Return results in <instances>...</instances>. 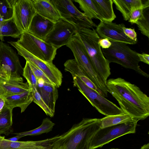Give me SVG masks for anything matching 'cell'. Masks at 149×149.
Segmentation results:
<instances>
[{
  "label": "cell",
  "instance_id": "3957f363",
  "mask_svg": "<svg viewBox=\"0 0 149 149\" xmlns=\"http://www.w3.org/2000/svg\"><path fill=\"white\" fill-rule=\"evenodd\" d=\"M76 34L85 47L94 68L106 84L111 74L110 63L98 44L100 37L93 28H80Z\"/></svg>",
  "mask_w": 149,
  "mask_h": 149
},
{
  "label": "cell",
  "instance_id": "4fadbf2b",
  "mask_svg": "<svg viewBox=\"0 0 149 149\" xmlns=\"http://www.w3.org/2000/svg\"><path fill=\"white\" fill-rule=\"evenodd\" d=\"M123 23L117 24L112 22L100 21L95 30L99 36L106 38L111 42H118L127 44L135 45V41L129 38L124 33Z\"/></svg>",
  "mask_w": 149,
  "mask_h": 149
},
{
  "label": "cell",
  "instance_id": "4316f807",
  "mask_svg": "<svg viewBox=\"0 0 149 149\" xmlns=\"http://www.w3.org/2000/svg\"><path fill=\"white\" fill-rule=\"evenodd\" d=\"M55 123L48 118H47L43 120L41 125L38 127L28 131L20 133H15L13 134L19 135L22 137L27 136H36L44 133H47L52 131Z\"/></svg>",
  "mask_w": 149,
  "mask_h": 149
},
{
  "label": "cell",
  "instance_id": "2e32d148",
  "mask_svg": "<svg viewBox=\"0 0 149 149\" xmlns=\"http://www.w3.org/2000/svg\"><path fill=\"white\" fill-rule=\"evenodd\" d=\"M54 23L36 13L31 21L28 32L44 41L53 29Z\"/></svg>",
  "mask_w": 149,
  "mask_h": 149
},
{
  "label": "cell",
  "instance_id": "ac0fdd59",
  "mask_svg": "<svg viewBox=\"0 0 149 149\" xmlns=\"http://www.w3.org/2000/svg\"><path fill=\"white\" fill-rule=\"evenodd\" d=\"M116 8L122 14L123 19L129 20L132 12L139 8L149 7V0H112Z\"/></svg>",
  "mask_w": 149,
  "mask_h": 149
},
{
  "label": "cell",
  "instance_id": "44dd1931",
  "mask_svg": "<svg viewBox=\"0 0 149 149\" xmlns=\"http://www.w3.org/2000/svg\"><path fill=\"white\" fill-rule=\"evenodd\" d=\"M103 21L112 22L116 17L112 0H93Z\"/></svg>",
  "mask_w": 149,
  "mask_h": 149
},
{
  "label": "cell",
  "instance_id": "74e56055",
  "mask_svg": "<svg viewBox=\"0 0 149 149\" xmlns=\"http://www.w3.org/2000/svg\"><path fill=\"white\" fill-rule=\"evenodd\" d=\"M52 149H64V148L56 140L55 142Z\"/></svg>",
  "mask_w": 149,
  "mask_h": 149
},
{
  "label": "cell",
  "instance_id": "ab89813d",
  "mask_svg": "<svg viewBox=\"0 0 149 149\" xmlns=\"http://www.w3.org/2000/svg\"><path fill=\"white\" fill-rule=\"evenodd\" d=\"M140 149H149V143L144 144Z\"/></svg>",
  "mask_w": 149,
  "mask_h": 149
},
{
  "label": "cell",
  "instance_id": "5b68a950",
  "mask_svg": "<svg viewBox=\"0 0 149 149\" xmlns=\"http://www.w3.org/2000/svg\"><path fill=\"white\" fill-rule=\"evenodd\" d=\"M66 45L72 51L77 63L88 78L107 97L106 83L94 68L85 47L76 34Z\"/></svg>",
  "mask_w": 149,
  "mask_h": 149
},
{
  "label": "cell",
  "instance_id": "cb8c5ba5",
  "mask_svg": "<svg viewBox=\"0 0 149 149\" xmlns=\"http://www.w3.org/2000/svg\"><path fill=\"white\" fill-rule=\"evenodd\" d=\"M12 109L4 106L0 112V135H8L13 132Z\"/></svg>",
  "mask_w": 149,
  "mask_h": 149
},
{
  "label": "cell",
  "instance_id": "7402d4cb",
  "mask_svg": "<svg viewBox=\"0 0 149 149\" xmlns=\"http://www.w3.org/2000/svg\"><path fill=\"white\" fill-rule=\"evenodd\" d=\"M39 146V143L37 141L13 142L0 135V149H38Z\"/></svg>",
  "mask_w": 149,
  "mask_h": 149
},
{
  "label": "cell",
  "instance_id": "9c48e42d",
  "mask_svg": "<svg viewBox=\"0 0 149 149\" xmlns=\"http://www.w3.org/2000/svg\"><path fill=\"white\" fill-rule=\"evenodd\" d=\"M58 11L61 19L77 26L79 28L91 29L97 25L92 19L80 12L70 0H50Z\"/></svg>",
  "mask_w": 149,
  "mask_h": 149
},
{
  "label": "cell",
  "instance_id": "7bdbcfd3",
  "mask_svg": "<svg viewBox=\"0 0 149 149\" xmlns=\"http://www.w3.org/2000/svg\"></svg>",
  "mask_w": 149,
  "mask_h": 149
},
{
  "label": "cell",
  "instance_id": "e0dca14e",
  "mask_svg": "<svg viewBox=\"0 0 149 149\" xmlns=\"http://www.w3.org/2000/svg\"><path fill=\"white\" fill-rule=\"evenodd\" d=\"M37 81V89L44 101L54 114L56 103L58 97L57 88L54 85L45 83L42 79Z\"/></svg>",
  "mask_w": 149,
  "mask_h": 149
},
{
  "label": "cell",
  "instance_id": "1f68e13d",
  "mask_svg": "<svg viewBox=\"0 0 149 149\" xmlns=\"http://www.w3.org/2000/svg\"><path fill=\"white\" fill-rule=\"evenodd\" d=\"M29 63L37 79H42L45 83L54 85L42 71L32 63L29 62Z\"/></svg>",
  "mask_w": 149,
  "mask_h": 149
},
{
  "label": "cell",
  "instance_id": "8992f818",
  "mask_svg": "<svg viewBox=\"0 0 149 149\" xmlns=\"http://www.w3.org/2000/svg\"><path fill=\"white\" fill-rule=\"evenodd\" d=\"M72 77L74 86L100 113L106 116L125 113L116 104L87 86L78 77Z\"/></svg>",
  "mask_w": 149,
  "mask_h": 149
},
{
  "label": "cell",
  "instance_id": "ffe728a7",
  "mask_svg": "<svg viewBox=\"0 0 149 149\" xmlns=\"http://www.w3.org/2000/svg\"><path fill=\"white\" fill-rule=\"evenodd\" d=\"M37 13L55 22L61 19L59 13L50 0H33Z\"/></svg>",
  "mask_w": 149,
  "mask_h": 149
},
{
  "label": "cell",
  "instance_id": "e575fe53",
  "mask_svg": "<svg viewBox=\"0 0 149 149\" xmlns=\"http://www.w3.org/2000/svg\"><path fill=\"white\" fill-rule=\"evenodd\" d=\"M98 44L103 49L109 48L111 45V42L106 38L100 39L98 41Z\"/></svg>",
  "mask_w": 149,
  "mask_h": 149
},
{
  "label": "cell",
  "instance_id": "60d3db41",
  "mask_svg": "<svg viewBox=\"0 0 149 149\" xmlns=\"http://www.w3.org/2000/svg\"><path fill=\"white\" fill-rule=\"evenodd\" d=\"M3 20V19L1 17L0 15V26H1V22Z\"/></svg>",
  "mask_w": 149,
  "mask_h": 149
},
{
  "label": "cell",
  "instance_id": "83f0119b",
  "mask_svg": "<svg viewBox=\"0 0 149 149\" xmlns=\"http://www.w3.org/2000/svg\"><path fill=\"white\" fill-rule=\"evenodd\" d=\"M16 0H0V15L4 20L13 17V7Z\"/></svg>",
  "mask_w": 149,
  "mask_h": 149
},
{
  "label": "cell",
  "instance_id": "d4e9b609",
  "mask_svg": "<svg viewBox=\"0 0 149 149\" xmlns=\"http://www.w3.org/2000/svg\"><path fill=\"white\" fill-rule=\"evenodd\" d=\"M74 1L79 4V8L88 18L102 21L93 0H74Z\"/></svg>",
  "mask_w": 149,
  "mask_h": 149
},
{
  "label": "cell",
  "instance_id": "7a4b0ae2",
  "mask_svg": "<svg viewBox=\"0 0 149 149\" xmlns=\"http://www.w3.org/2000/svg\"><path fill=\"white\" fill-rule=\"evenodd\" d=\"M100 128V119L84 118L60 135L57 141L64 149H89L92 137Z\"/></svg>",
  "mask_w": 149,
  "mask_h": 149
},
{
  "label": "cell",
  "instance_id": "b9f144b4",
  "mask_svg": "<svg viewBox=\"0 0 149 149\" xmlns=\"http://www.w3.org/2000/svg\"><path fill=\"white\" fill-rule=\"evenodd\" d=\"M109 149H120L119 148H111Z\"/></svg>",
  "mask_w": 149,
  "mask_h": 149
},
{
  "label": "cell",
  "instance_id": "d590c367",
  "mask_svg": "<svg viewBox=\"0 0 149 149\" xmlns=\"http://www.w3.org/2000/svg\"><path fill=\"white\" fill-rule=\"evenodd\" d=\"M140 62H142L148 65L149 64V55L146 53L140 54L137 53Z\"/></svg>",
  "mask_w": 149,
  "mask_h": 149
},
{
  "label": "cell",
  "instance_id": "484cf974",
  "mask_svg": "<svg viewBox=\"0 0 149 149\" xmlns=\"http://www.w3.org/2000/svg\"><path fill=\"white\" fill-rule=\"evenodd\" d=\"M100 119L101 128L117 125L134 120L129 115L125 113L107 116Z\"/></svg>",
  "mask_w": 149,
  "mask_h": 149
},
{
  "label": "cell",
  "instance_id": "8fae6325",
  "mask_svg": "<svg viewBox=\"0 0 149 149\" xmlns=\"http://www.w3.org/2000/svg\"><path fill=\"white\" fill-rule=\"evenodd\" d=\"M78 29L75 25L60 19L54 23L53 29L44 41L58 49L66 45Z\"/></svg>",
  "mask_w": 149,
  "mask_h": 149
},
{
  "label": "cell",
  "instance_id": "d6986e66",
  "mask_svg": "<svg viewBox=\"0 0 149 149\" xmlns=\"http://www.w3.org/2000/svg\"><path fill=\"white\" fill-rule=\"evenodd\" d=\"M5 101L4 106L13 109L16 107H19L21 113L24 112L29 105L33 102L31 90L3 97Z\"/></svg>",
  "mask_w": 149,
  "mask_h": 149
},
{
  "label": "cell",
  "instance_id": "30bf717a",
  "mask_svg": "<svg viewBox=\"0 0 149 149\" xmlns=\"http://www.w3.org/2000/svg\"><path fill=\"white\" fill-rule=\"evenodd\" d=\"M8 42L17 50L18 54L23 57L26 61L31 63L39 69L57 88H59L62 82V74L53 64L41 60L28 52L16 42Z\"/></svg>",
  "mask_w": 149,
  "mask_h": 149
},
{
  "label": "cell",
  "instance_id": "4dcf8cb0",
  "mask_svg": "<svg viewBox=\"0 0 149 149\" xmlns=\"http://www.w3.org/2000/svg\"><path fill=\"white\" fill-rule=\"evenodd\" d=\"M22 75L26 79L30 88H37L38 85L37 79L34 74L29 62L26 61V64L23 69Z\"/></svg>",
  "mask_w": 149,
  "mask_h": 149
},
{
  "label": "cell",
  "instance_id": "d6a6232c",
  "mask_svg": "<svg viewBox=\"0 0 149 149\" xmlns=\"http://www.w3.org/2000/svg\"><path fill=\"white\" fill-rule=\"evenodd\" d=\"M144 9L139 8L134 10L130 14L129 22L132 24H136L142 16Z\"/></svg>",
  "mask_w": 149,
  "mask_h": 149
},
{
  "label": "cell",
  "instance_id": "8d00e7d4",
  "mask_svg": "<svg viewBox=\"0 0 149 149\" xmlns=\"http://www.w3.org/2000/svg\"><path fill=\"white\" fill-rule=\"evenodd\" d=\"M22 137L19 135H16L14 137L7 139L10 141L16 142L18 141V140Z\"/></svg>",
  "mask_w": 149,
  "mask_h": 149
},
{
  "label": "cell",
  "instance_id": "6da1fadb",
  "mask_svg": "<svg viewBox=\"0 0 149 149\" xmlns=\"http://www.w3.org/2000/svg\"><path fill=\"white\" fill-rule=\"evenodd\" d=\"M106 85L125 113L138 121L149 116V97L136 85L120 77L109 79Z\"/></svg>",
  "mask_w": 149,
  "mask_h": 149
},
{
  "label": "cell",
  "instance_id": "52a82bcc",
  "mask_svg": "<svg viewBox=\"0 0 149 149\" xmlns=\"http://www.w3.org/2000/svg\"><path fill=\"white\" fill-rule=\"evenodd\" d=\"M138 121L132 120L117 125L100 128L92 137L89 145V149L101 147L122 136L135 133Z\"/></svg>",
  "mask_w": 149,
  "mask_h": 149
},
{
  "label": "cell",
  "instance_id": "f35d334b",
  "mask_svg": "<svg viewBox=\"0 0 149 149\" xmlns=\"http://www.w3.org/2000/svg\"><path fill=\"white\" fill-rule=\"evenodd\" d=\"M5 105V101L3 97H0V112L3 109Z\"/></svg>",
  "mask_w": 149,
  "mask_h": 149
},
{
  "label": "cell",
  "instance_id": "9a60e30c",
  "mask_svg": "<svg viewBox=\"0 0 149 149\" xmlns=\"http://www.w3.org/2000/svg\"><path fill=\"white\" fill-rule=\"evenodd\" d=\"M4 65L11 68L14 74H22L23 68L15 51L8 45L0 42V69Z\"/></svg>",
  "mask_w": 149,
  "mask_h": 149
},
{
  "label": "cell",
  "instance_id": "f1b7e54d",
  "mask_svg": "<svg viewBox=\"0 0 149 149\" xmlns=\"http://www.w3.org/2000/svg\"><path fill=\"white\" fill-rule=\"evenodd\" d=\"M136 24L139 29L143 35L149 37V7L143 10V15Z\"/></svg>",
  "mask_w": 149,
  "mask_h": 149
},
{
  "label": "cell",
  "instance_id": "5bb4252c",
  "mask_svg": "<svg viewBox=\"0 0 149 149\" xmlns=\"http://www.w3.org/2000/svg\"><path fill=\"white\" fill-rule=\"evenodd\" d=\"M27 82L24 83L19 75L0 77V97H3L31 91Z\"/></svg>",
  "mask_w": 149,
  "mask_h": 149
},
{
  "label": "cell",
  "instance_id": "836d02e7",
  "mask_svg": "<svg viewBox=\"0 0 149 149\" xmlns=\"http://www.w3.org/2000/svg\"><path fill=\"white\" fill-rule=\"evenodd\" d=\"M125 34L130 39L135 41H137V35L134 29L127 28L124 27L123 28Z\"/></svg>",
  "mask_w": 149,
  "mask_h": 149
},
{
  "label": "cell",
  "instance_id": "f546056e",
  "mask_svg": "<svg viewBox=\"0 0 149 149\" xmlns=\"http://www.w3.org/2000/svg\"><path fill=\"white\" fill-rule=\"evenodd\" d=\"M31 88L33 96V102L39 106L47 116L51 117H53L54 114L44 101L37 88Z\"/></svg>",
  "mask_w": 149,
  "mask_h": 149
},
{
  "label": "cell",
  "instance_id": "7c38bea8",
  "mask_svg": "<svg viewBox=\"0 0 149 149\" xmlns=\"http://www.w3.org/2000/svg\"><path fill=\"white\" fill-rule=\"evenodd\" d=\"M36 13L33 0H16L13 7L12 18L21 31L28 32Z\"/></svg>",
  "mask_w": 149,
  "mask_h": 149
},
{
  "label": "cell",
  "instance_id": "ba28073f",
  "mask_svg": "<svg viewBox=\"0 0 149 149\" xmlns=\"http://www.w3.org/2000/svg\"><path fill=\"white\" fill-rule=\"evenodd\" d=\"M16 42L35 56L46 62L53 63L57 49L51 44L28 32L23 33Z\"/></svg>",
  "mask_w": 149,
  "mask_h": 149
},
{
  "label": "cell",
  "instance_id": "277c9868",
  "mask_svg": "<svg viewBox=\"0 0 149 149\" xmlns=\"http://www.w3.org/2000/svg\"><path fill=\"white\" fill-rule=\"evenodd\" d=\"M111 42V45L109 48L101 49L104 57L109 63H117L148 78L149 74L143 71L139 65L140 61L137 52L131 49L125 43Z\"/></svg>",
  "mask_w": 149,
  "mask_h": 149
},
{
  "label": "cell",
  "instance_id": "603a6c76",
  "mask_svg": "<svg viewBox=\"0 0 149 149\" xmlns=\"http://www.w3.org/2000/svg\"><path fill=\"white\" fill-rule=\"evenodd\" d=\"M23 33L17 27L13 18L2 21L0 28V40L1 41H4V36L19 38Z\"/></svg>",
  "mask_w": 149,
  "mask_h": 149
}]
</instances>
